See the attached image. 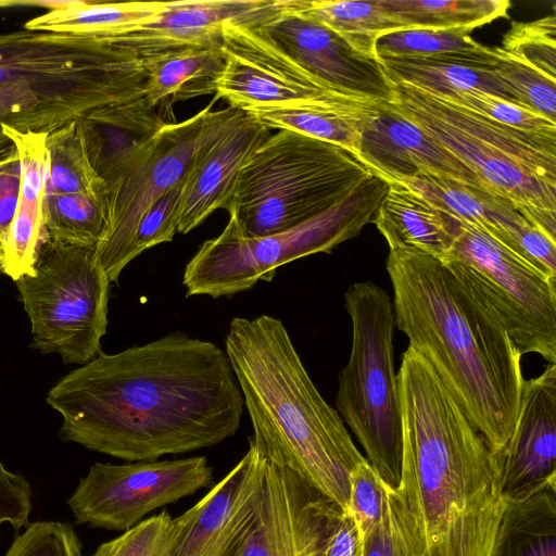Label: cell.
<instances>
[{
	"label": "cell",
	"mask_w": 556,
	"mask_h": 556,
	"mask_svg": "<svg viewBox=\"0 0 556 556\" xmlns=\"http://www.w3.org/2000/svg\"><path fill=\"white\" fill-rule=\"evenodd\" d=\"M21 164L17 206L3 248L2 273L16 281L33 275L41 247L47 241L45 189L48 175V134L20 132L2 126Z\"/></svg>",
	"instance_id": "obj_23"
},
{
	"label": "cell",
	"mask_w": 556,
	"mask_h": 556,
	"mask_svg": "<svg viewBox=\"0 0 556 556\" xmlns=\"http://www.w3.org/2000/svg\"><path fill=\"white\" fill-rule=\"evenodd\" d=\"M143 96L153 105L216 93L225 67L222 47H188L141 59Z\"/></svg>",
	"instance_id": "obj_28"
},
{
	"label": "cell",
	"mask_w": 556,
	"mask_h": 556,
	"mask_svg": "<svg viewBox=\"0 0 556 556\" xmlns=\"http://www.w3.org/2000/svg\"><path fill=\"white\" fill-rule=\"evenodd\" d=\"M254 24L280 52L328 86L391 101V83L379 60L358 52L334 31L298 12L290 0H275Z\"/></svg>",
	"instance_id": "obj_16"
},
{
	"label": "cell",
	"mask_w": 556,
	"mask_h": 556,
	"mask_svg": "<svg viewBox=\"0 0 556 556\" xmlns=\"http://www.w3.org/2000/svg\"><path fill=\"white\" fill-rule=\"evenodd\" d=\"M270 135L248 112L229 105L210 111L182 180L179 233L226 210L241 168Z\"/></svg>",
	"instance_id": "obj_17"
},
{
	"label": "cell",
	"mask_w": 556,
	"mask_h": 556,
	"mask_svg": "<svg viewBox=\"0 0 556 556\" xmlns=\"http://www.w3.org/2000/svg\"><path fill=\"white\" fill-rule=\"evenodd\" d=\"M76 0H0V8L35 7L51 10L72 5Z\"/></svg>",
	"instance_id": "obj_45"
},
{
	"label": "cell",
	"mask_w": 556,
	"mask_h": 556,
	"mask_svg": "<svg viewBox=\"0 0 556 556\" xmlns=\"http://www.w3.org/2000/svg\"><path fill=\"white\" fill-rule=\"evenodd\" d=\"M225 352L261 454L346 510L351 471L366 458L315 387L282 321L232 318Z\"/></svg>",
	"instance_id": "obj_4"
},
{
	"label": "cell",
	"mask_w": 556,
	"mask_h": 556,
	"mask_svg": "<svg viewBox=\"0 0 556 556\" xmlns=\"http://www.w3.org/2000/svg\"><path fill=\"white\" fill-rule=\"evenodd\" d=\"M389 189L375 174L353 193L315 218L289 230L258 238H242L224 229L204 241L187 263L182 285L187 296H230L271 281L277 268L333 248L374 223Z\"/></svg>",
	"instance_id": "obj_9"
},
{
	"label": "cell",
	"mask_w": 556,
	"mask_h": 556,
	"mask_svg": "<svg viewBox=\"0 0 556 556\" xmlns=\"http://www.w3.org/2000/svg\"><path fill=\"white\" fill-rule=\"evenodd\" d=\"M494 52L493 75L513 100L556 123V79L515 60L500 47Z\"/></svg>",
	"instance_id": "obj_35"
},
{
	"label": "cell",
	"mask_w": 556,
	"mask_h": 556,
	"mask_svg": "<svg viewBox=\"0 0 556 556\" xmlns=\"http://www.w3.org/2000/svg\"><path fill=\"white\" fill-rule=\"evenodd\" d=\"M21 188V164L12 146L0 155V248L3 253Z\"/></svg>",
	"instance_id": "obj_44"
},
{
	"label": "cell",
	"mask_w": 556,
	"mask_h": 556,
	"mask_svg": "<svg viewBox=\"0 0 556 556\" xmlns=\"http://www.w3.org/2000/svg\"><path fill=\"white\" fill-rule=\"evenodd\" d=\"M166 1L99 2L76 0L72 5L31 18L25 29L109 39L154 22Z\"/></svg>",
	"instance_id": "obj_29"
},
{
	"label": "cell",
	"mask_w": 556,
	"mask_h": 556,
	"mask_svg": "<svg viewBox=\"0 0 556 556\" xmlns=\"http://www.w3.org/2000/svg\"><path fill=\"white\" fill-rule=\"evenodd\" d=\"M212 103L182 122L163 127L106 184V223L96 255L110 282L131 262L130 250L146 212L180 185Z\"/></svg>",
	"instance_id": "obj_12"
},
{
	"label": "cell",
	"mask_w": 556,
	"mask_h": 556,
	"mask_svg": "<svg viewBox=\"0 0 556 556\" xmlns=\"http://www.w3.org/2000/svg\"><path fill=\"white\" fill-rule=\"evenodd\" d=\"M470 33V29L465 28L394 30L376 40L375 55L377 59L422 56L482 48L483 46L473 40Z\"/></svg>",
	"instance_id": "obj_37"
},
{
	"label": "cell",
	"mask_w": 556,
	"mask_h": 556,
	"mask_svg": "<svg viewBox=\"0 0 556 556\" xmlns=\"http://www.w3.org/2000/svg\"><path fill=\"white\" fill-rule=\"evenodd\" d=\"M261 515L268 556H361L352 516L290 469L269 462Z\"/></svg>",
	"instance_id": "obj_14"
},
{
	"label": "cell",
	"mask_w": 556,
	"mask_h": 556,
	"mask_svg": "<svg viewBox=\"0 0 556 556\" xmlns=\"http://www.w3.org/2000/svg\"><path fill=\"white\" fill-rule=\"evenodd\" d=\"M46 401L62 440L130 462L216 445L239 429L244 405L226 352L181 332L99 352Z\"/></svg>",
	"instance_id": "obj_1"
},
{
	"label": "cell",
	"mask_w": 556,
	"mask_h": 556,
	"mask_svg": "<svg viewBox=\"0 0 556 556\" xmlns=\"http://www.w3.org/2000/svg\"><path fill=\"white\" fill-rule=\"evenodd\" d=\"M172 105L140 98L100 108L78 121L90 163L108 182L163 127L175 123Z\"/></svg>",
	"instance_id": "obj_25"
},
{
	"label": "cell",
	"mask_w": 556,
	"mask_h": 556,
	"mask_svg": "<svg viewBox=\"0 0 556 556\" xmlns=\"http://www.w3.org/2000/svg\"><path fill=\"white\" fill-rule=\"evenodd\" d=\"M4 556H81V544L71 525L37 521L14 539Z\"/></svg>",
	"instance_id": "obj_40"
},
{
	"label": "cell",
	"mask_w": 556,
	"mask_h": 556,
	"mask_svg": "<svg viewBox=\"0 0 556 556\" xmlns=\"http://www.w3.org/2000/svg\"><path fill=\"white\" fill-rule=\"evenodd\" d=\"M267 460L249 439L239 463L179 519L168 556H239L258 516Z\"/></svg>",
	"instance_id": "obj_18"
},
{
	"label": "cell",
	"mask_w": 556,
	"mask_h": 556,
	"mask_svg": "<svg viewBox=\"0 0 556 556\" xmlns=\"http://www.w3.org/2000/svg\"><path fill=\"white\" fill-rule=\"evenodd\" d=\"M290 2L298 12L334 31L358 52L371 56H376L375 43L380 36L401 29L384 12L379 0Z\"/></svg>",
	"instance_id": "obj_33"
},
{
	"label": "cell",
	"mask_w": 556,
	"mask_h": 556,
	"mask_svg": "<svg viewBox=\"0 0 556 556\" xmlns=\"http://www.w3.org/2000/svg\"><path fill=\"white\" fill-rule=\"evenodd\" d=\"M386 493L380 522L361 538V556H427L422 529L400 489L386 486Z\"/></svg>",
	"instance_id": "obj_34"
},
{
	"label": "cell",
	"mask_w": 556,
	"mask_h": 556,
	"mask_svg": "<svg viewBox=\"0 0 556 556\" xmlns=\"http://www.w3.org/2000/svg\"><path fill=\"white\" fill-rule=\"evenodd\" d=\"M389 181L374 224L389 250L413 248L443 260L451 249L454 217L439 211L405 185Z\"/></svg>",
	"instance_id": "obj_27"
},
{
	"label": "cell",
	"mask_w": 556,
	"mask_h": 556,
	"mask_svg": "<svg viewBox=\"0 0 556 556\" xmlns=\"http://www.w3.org/2000/svg\"><path fill=\"white\" fill-rule=\"evenodd\" d=\"M261 12L223 27L225 67L216 94L229 106L245 111L254 106L282 105L312 100L334 89L317 79L280 52L257 29Z\"/></svg>",
	"instance_id": "obj_15"
},
{
	"label": "cell",
	"mask_w": 556,
	"mask_h": 556,
	"mask_svg": "<svg viewBox=\"0 0 556 556\" xmlns=\"http://www.w3.org/2000/svg\"><path fill=\"white\" fill-rule=\"evenodd\" d=\"M358 157L387 180L425 170L484 190L458 157L402 116L390 102H381L377 118L364 132Z\"/></svg>",
	"instance_id": "obj_21"
},
{
	"label": "cell",
	"mask_w": 556,
	"mask_h": 556,
	"mask_svg": "<svg viewBox=\"0 0 556 556\" xmlns=\"http://www.w3.org/2000/svg\"><path fill=\"white\" fill-rule=\"evenodd\" d=\"M110 280L96 247L47 240L33 275L15 281L30 321V346L85 365L101 352L108 327Z\"/></svg>",
	"instance_id": "obj_10"
},
{
	"label": "cell",
	"mask_w": 556,
	"mask_h": 556,
	"mask_svg": "<svg viewBox=\"0 0 556 556\" xmlns=\"http://www.w3.org/2000/svg\"><path fill=\"white\" fill-rule=\"evenodd\" d=\"M454 219L442 262L491 306L521 355L556 364V279L482 229Z\"/></svg>",
	"instance_id": "obj_11"
},
{
	"label": "cell",
	"mask_w": 556,
	"mask_h": 556,
	"mask_svg": "<svg viewBox=\"0 0 556 556\" xmlns=\"http://www.w3.org/2000/svg\"><path fill=\"white\" fill-rule=\"evenodd\" d=\"M181 526L179 517L163 511L101 544L92 556H168Z\"/></svg>",
	"instance_id": "obj_38"
},
{
	"label": "cell",
	"mask_w": 556,
	"mask_h": 556,
	"mask_svg": "<svg viewBox=\"0 0 556 556\" xmlns=\"http://www.w3.org/2000/svg\"><path fill=\"white\" fill-rule=\"evenodd\" d=\"M394 181L417 192L439 211L482 229L544 275L556 277V242L508 200L425 170Z\"/></svg>",
	"instance_id": "obj_19"
},
{
	"label": "cell",
	"mask_w": 556,
	"mask_h": 556,
	"mask_svg": "<svg viewBox=\"0 0 556 556\" xmlns=\"http://www.w3.org/2000/svg\"><path fill=\"white\" fill-rule=\"evenodd\" d=\"M397 376L400 491L427 556H492L505 502L498 459L429 362L408 345Z\"/></svg>",
	"instance_id": "obj_2"
},
{
	"label": "cell",
	"mask_w": 556,
	"mask_h": 556,
	"mask_svg": "<svg viewBox=\"0 0 556 556\" xmlns=\"http://www.w3.org/2000/svg\"><path fill=\"white\" fill-rule=\"evenodd\" d=\"M352 345L339 372L337 412L355 434L382 483L401 484L402 417L394 370L392 300L371 281L355 282L344 294Z\"/></svg>",
	"instance_id": "obj_8"
},
{
	"label": "cell",
	"mask_w": 556,
	"mask_h": 556,
	"mask_svg": "<svg viewBox=\"0 0 556 556\" xmlns=\"http://www.w3.org/2000/svg\"><path fill=\"white\" fill-rule=\"evenodd\" d=\"M382 101L329 90L296 103L254 106L244 112L269 129L292 130L359 154L362 137L379 114Z\"/></svg>",
	"instance_id": "obj_24"
},
{
	"label": "cell",
	"mask_w": 556,
	"mask_h": 556,
	"mask_svg": "<svg viewBox=\"0 0 556 556\" xmlns=\"http://www.w3.org/2000/svg\"><path fill=\"white\" fill-rule=\"evenodd\" d=\"M378 60L390 83H406L432 94L473 89L516 103L493 75L494 48Z\"/></svg>",
	"instance_id": "obj_26"
},
{
	"label": "cell",
	"mask_w": 556,
	"mask_h": 556,
	"mask_svg": "<svg viewBox=\"0 0 556 556\" xmlns=\"http://www.w3.org/2000/svg\"><path fill=\"white\" fill-rule=\"evenodd\" d=\"M33 491L20 473L11 472L0 462V526L10 523L14 529L29 525Z\"/></svg>",
	"instance_id": "obj_43"
},
{
	"label": "cell",
	"mask_w": 556,
	"mask_h": 556,
	"mask_svg": "<svg viewBox=\"0 0 556 556\" xmlns=\"http://www.w3.org/2000/svg\"><path fill=\"white\" fill-rule=\"evenodd\" d=\"M181 187L175 186L164 193L140 219L131 250V261L157 244L173 240L180 220Z\"/></svg>",
	"instance_id": "obj_42"
},
{
	"label": "cell",
	"mask_w": 556,
	"mask_h": 556,
	"mask_svg": "<svg viewBox=\"0 0 556 556\" xmlns=\"http://www.w3.org/2000/svg\"><path fill=\"white\" fill-rule=\"evenodd\" d=\"M372 175L350 150L280 129L241 168L225 229L242 238L289 230L333 207Z\"/></svg>",
	"instance_id": "obj_7"
},
{
	"label": "cell",
	"mask_w": 556,
	"mask_h": 556,
	"mask_svg": "<svg viewBox=\"0 0 556 556\" xmlns=\"http://www.w3.org/2000/svg\"><path fill=\"white\" fill-rule=\"evenodd\" d=\"M106 208V185L87 190L45 191L47 240L96 247L105 227Z\"/></svg>",
	"instance_id": "obj_32"
},
{
	"label": "cell",
	"mask_w": 556,
	"mask_h": 556,
	"mask_svg": "<svg viewBox=\"0 0 556 556\" xmlns=\"http://www.w3.org/2000/svg\"><path fill=\"white\" fill-rule=\"evenodd\" d=\"M497 459L503 500L556 482V364L525 380L516 427Z\"/></svg>",
	"instance_id": "obj_20"
},
{
	"label": "cell",
	"mask_w": 556,
	"mask_h": 556,
	"mask_svg": "<svg viewBox=\"0 0 556 556\" xmlns=\"http://www.w3.org/2000/svg\"><path fill=\"white\" fill-rule=\"evenodd\" d=\"M391 91L402 116L556 242V130L510 127L406 83H391Z\"/></svg>",
	"instance_id": "obj_6"
},
{
	"label": "cell",
	"mask_w": 556,
	"mask_h": 556,
	"mask_svg": "<svg viewBox=\"0 0 556 556\" xmlns=\"http://www.w3.org/2000/svg\"><path fill=\"white\" fill-rule=\"evenodd\" d=\"M206 457L94 463L80 479L67 504L77 523L106 530H128L150 511L212 484Z\"/></svg>",
	"instance_id": "obj_13"
},
{
	"label": "cell",
	"mask_w": 556,
	"mask_h": 556,
	"mask_svg": "<svg viewBox=\"0 0 556 556\" xmlns=\"http://www.w3.org/2000/svg\"><path fill=\"white\" fill-rule=\"evenodd\" d=\"M504 502L492 556H556V482Z\"/></svg>",
	"instance_id": "obj_30"
},
{
	"label": "cell",
	"mask_w": 556,
	"mask_h": 556,
	"mask_svg": "<svg viewBox=\"0 0 556 556\" xmlns=\"http://www.w3.org/2000/svg\"><path fill=\"white\" fill-rule=\"evenodd\" d=\"M434 96L510 127L533 131L556 130V123L541 114L479 90H448Z\"/></svg>",
	"instance_id": "obj_39"
},
{
	"label": "cell",
	"mask_w": 556,
	"mask_h": 556,
	"mask_svg": "<svg viewBox=\"0 0 556 556\" xmlns=\"http://www.w3.org/2000/svg\"><path fill=\"white\" fill-rule=\"evenodd\" d=\"M500 48L545 77L556 79V17L554 14L531 22H513Z\"/></svg>",
	"instance_id": "obj_36"
},
{
	"label": "cell",
	"mask_w": 556,
	"mask_h": 556,
	"mask_svg": "<svg viewBox=\"0 0 556 556\" xmlns=\"http://www.w3.org/2000/svg\"><path fill=\"white\" fill-rule=\"evenodd\" d=\"M141 59L109 40L20 29L0 34L2 126L51 134L93 111L143 96Z\"/></svg>",
	"instance_id": "obj_5"
},
{
	"label": "cell",
	"mask_w": 556,
	"mask_h": 556,
	"mask_svg": "<svg viewBox=\"0 0 556 556\" xmlns=\"http://www.w3.org/2000/svg\"><path fill=\"white\" fill-rule=\"evenodd\" d=\"M2 257H3V253H2V250L0 248V274L2 273Z\"/></svg>",
	"instance_id": "obj_46"
},
{
	"label": "cell",
	"mask_w": 556,
	"mask_h": 556,
	"mask_svg": "<svg viewBox=\"0 0 556 556\" xmlns=\"http://www.w3.org/2000/svg\"><path fill=\"white\" fill-rule=\"evenodd\" d=\"M386 501V485L367 459L358 464L350 475L346 511L354 519L361 538L380 522Z\"/></svg>",
	"instance_id": "obj_41"
},
{
	"label": "cell",
	"mask_w": 556,
	"mask_h": 556,
	"mask_svg": "<svg viewBox=\"0 0 556 556\" xmlns=\"http://www.w3.org/2000/svg\"><path fill=\"white\" fill-rule=\"evenodd\" d=\"M401 29H475L507 16L508 0H379Z\"/></svg>",
	"instance_id": "obj_31"
},
{
	"label": "cell",
	"mask_w": 556,
	"mask_h": 556,
	"mask_svg": "<svg viewBox=\"0 0 556 556\" xmlns=\"http://www.w3.org/2000/svg\"><path fill=\"white\" fill-rule=\"evenodd\" d=\"M273 0L166 1L159 17L135 30L105 39L140 59L188 47H222L226 23L252 16Z\"/></svg>",
	"instance_id": "obj_22"
},
{
	"label": "cell",
	"mask_w": 556,
	"mask_h": 556,
	"mask_svg": "<svg viewBox=\"0 0 556 556\" xmlns=\"http://www.w3.org/2000/svg\"><path fill=\"white\" fill-rule=\"evenodd\" d=\"M395 326L433 367L498 458L517 424L521 353L491 306L441 260L389 250Z\"/></svg>",
	"instance_id": "obj_3"
}]
</instances>
